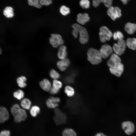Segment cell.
<instances>
[{
	"mask_svg": "<svg viewBox=\"0 0 136 136\" xmlns=\"http://www.w3.org/2000/svg\"><path fill=\"white\" fill-rule=\"evenodd\" d=\"M31 102L28 98H25L23 99L21 102L20 105L23 109L28 110L31 107Z\"/></svg>",
	"mask_w": 136,
	"mask_h": 136,
	"instance_id": "obj_20",
	"label": "cell"
},
{
	"mask_svg": "<svg viewBox=\"0 0 136 136\" xmlns=\"http://www.w3.org/2000/svg\"><path fill=\"white\" fill-rule=\"evenodd\" d=\"M127 46L133 50H136V38H129L126 41Z\"/></svg>",
	"mask_w": 136,
	"mask_h": 136,
	"instance_id": "obj_19",
	"label": "cell"
},
{
	"mask_svg": "<svg viewBox=\"0 0 136 136\" xmlns=\"http://www.w3.org/2000/svg\"><path fill=\"white\" fill-rule=\"evenodd\" d=\"M26 78L24 76H22L18 77L16 80V81L19 87L21 88H23L26 86Z\"/></svg>",
	"mask_w": 136,
	"mask_h": 136,
	"instance_id": "obj_23",
	"label": "cell"
},
{
	"mask_svg": "<svg viewBox=\"0 0 136 136\" xmlns=\"http://www.w3.org/2000/svg\"><path fill=\"white\" fill-rule=\"evenodd\" d=\"M54 115L53 117L54 121L56 124L58 125L62 123V114L60 110L56 108L54 110Z\"/></svg>",
	"mask_w": 136,
	"mask_h": 136,
	"instance_id": "obj_15",
	"label": "cell"
},
{
	"mask_svg": "<svg viewBox=\"0 0 136 136\" xmlns=\"http://www.w3.org/2000/svg\"><path fill=\"white\" fill-rule=\"evenodd\" d=\"M24 91L21 89H19L15 91L13 93L14 97L18 100H20L24 97Z\"/></svg>",
	"mask_w": 136,
	"mask_h": 136,
	"instance_id": "obj_27",
	"label": "cell"
},
{
	"mask_svg": "<svg viewBox=\"0 0 136 136\" xmlns=\"http://www.w3.org/2000/svg\"><path fill=\"white\" fill-rule=\"evenodd\" d=\"M50 93L53 94H56L58 93L59 90L56 89L54 87H51L50 90Z\"/></svg>",
	"mask_w": 136,
	"mask_h": 136,
	"instance_id": "obj_40",
	"label": "cell"
},
{
	"mask_svg": "<svg viewBox=\"0 0 136 136\" xmlns=\"http://www.w3.org/2000/svg\"><path fill=\"white\" fill-rule=\"evenodd\" d=\"M89 19L90 18L87 13H80L77 15V21L80 24L84 25L86 22H88Z\"/></svg>",
	"mask_w": 136,
	"mask_h": 136,
	"instance_id": "obj_14",
	"label": "cell"
},
{
	"mask_svg": "<svg viewBox=\"0 0 136 136\" xmlns=\"http://www.w3.org/2000/svg\"><path fill=\"white\" fill-rule=\"evenodd\" d=\"M13 9L12 7L7 6L5 8L3 11V14L7 18L13 17L14 15Z\"/></svg>",
	"mask_w": 136,
	"mask_h": 136,
	"instance_id": "obj_21",
	"label": "cell"
},
{
	"mask_svg": "<svg viewBox=\"0 0 136 136\" xmlns=\"http://www.w3.org/2000/svg\"><path fill=\"white\" fill-rule=\"evenodd\" d=\"M9 113L7 109L4 107H1L0 108V123H4L9 119Z\"/></svg>",
	"mask_w": 136,
	"mask_h": 136,
	"instance_id": "obj_12",
	"label": "cell"
},
{
	"mask_svg": "<svg viewBox=\"0 0 136 136\" xmlns=\"http://www.w3.org/2000/svg\"><path fill=\"white\" fill-rule=\"evenodd\" d=\"M94 136H107L104 133L102 132H99L96 134Z\"/></svg>",
	"mask_w": 136,
	"mask_h": 136,
	"instance_id": "obj_43",
	"label": "cell"
},
{
	"mask_svg": "<svg viewBox=\"0 0 136 136\" xmlns=\"http://www.w3.org/2000/svg\"><path fill=\"white\" fill-rule=\"evenodd\" d=\"M28 5L30 6H33L38 8H40L42 5L40 4L39 1L38 0H28Z\"/></svg>",
	"mask_w": 136,
	"mask_h": 136,
	"instance_id": "obj_31",
	"label": "cell"
},
{
	"mask_svg": "<svg viewBox=\"0 0 136 136\" xmlns=\"http://www.w3.org/2000/svg\"><path fill=\"white\" fill-rule=\"evenodd\" d=\"M70 64V61L67 58L61 60L57 62V65L59 70L62 71H65Z\"/></svg>",
	"mask_w": 136,
	"mask_h": 136,
	"instance_id": "obj_13",
	"label": "cell"
},
{
	"mask_svg": "<svg viewBox=\"0 0 136 136\" xmlns=\"http://www.w3.org/2000/svg\"><path fill=\"white\" fill-rule=\"evenodd\" d=\"M103 0H94L92 1V5L94 7H96L98 6L99 4L101 3H103Z\"/></svg>",
	"mask_w": 136,
	"mask_h": 136,
	"instance_id": "obj_39",
	"label": "cell"
},
{
	"mask_svg": "<svg viewBox=\"0 0 136 136\" xmlns=\"http://www.w3.org/2000/svg\"><path fill=\"white\" fill-rule=\"evenodd\" d=\"M99 51L102 58L106 59L112 54L113 49L109 45L105 44L102 46Z\"/></svg>",
	"mask_w": 136,
	"mask_h": 136,
	"instance_id": "obj_8",
	"label": "cell"
},
{
	"mask_svg": "<svg viewBox=\"0 0 136 136\" xmlns=\"http://www.w3.org/2000/svg\"><path fill=\"white\" fill-rule=\"evenodd\" d=\"M67 81L69 83H72L73 81V77H70L66 78Z\"/></svg>",
	"mask_w": 136,
	"mask_h": 136,
	"instance_id": "obj_42",
	"label": "cell"
},
{
	"mask_svg": "<svg viewBox=\"0 0 136 136\" xmlns=\"http://www.w3.org/2000/svg\"><path fill=\"white\" fill-rule=\"evenodd\" d=\"M62 136H77L76 132L71 128L64 129L62 131Z\"/></svg>",
	"mask_w": 136,
	"mask_h": 136,
	"instance_id": "obj_25",
	"label": "cell"
},
{
	"mask_svg": "<svg viewBox=\"0 0 136 136\" xmlns=\"http://www.w3.org/2000/svg\"><path fill=\"white\" fill-rule=\"evenodd\" d=\"M99 35L100 41L104 43L107 41L110 40L113 34L107 27L104 26L100 28Z\"/></svg>",
	"mask_w": 136,
	"mask_h": 136,
	"instance_id": "obj_3",
	"label": "cell"
},
{
	"mask_svg": "<svg viewBox=\"0 0 136 136\" xmlns=\"http://www.w3.org/2000/svg\"><path fill=\"white\" fill-rule=\"evenodd\" d=\"M124 29L128 34H133L136 31V24L130 22L127 23L125 25Z\"/></svg>",
	"mask_w": 136,
	"mask_h": 136,
	"instance_id": "obj_16",
	"label": "cell"
},
{
	"mask_svg": "<svg viewBox=\"0 0 136 136\" xmlns=\"http://www.w3.org/2000/svg\"><path fill=\"white\" fill-rule=\"evenodd\" d=\"M62 86V83L57 79L54 80L53 82V87L59 90Z\"/></svg>",
	"mask_w": 136,
	"mask_h": 136,
	"instance_id": "obj_33",
	"label": "cell"
},
{
	"mask_svg": "<svg viewBox=\"0 0 136 136\" xmlns=\"http://www.w3.org/2000/svg\"><path fill=\"white\" fill-rule=\"evenodd\" d=\"M40 109L37 105H34L31 107L30 109V113L33 117H36L40 112Z\"/></svg>",
	"mask_w": 136,
	"mask_h": 136,
	"instance_id": "obj_22",
	"label": "cell"
},
{
	"mask_svg": "<svg viewBox=\"0 0 136 136\" xmlns=\"http://www.w3.org/2000/svg\"><path fill=\"white\" fill-rule=\"evenodd\" d=\"M60 101V99L59 98L51 97L47 99L46 104L48 108L55 109L58 106V103Z\"/></svg>",
	"mask_w": 136,
	"mask_h": 136,
	"instance_id": "obj_9",
	"label": "cell"
},
{
	"mask_svg": "<svg viewBox=\"0 0 136 136\" xmlns=\"http://www.w3.org/2000/svg\"><path fill=\"white\" fill-rule=\"evenodd\" d=\"M114 39L116 40L123 39L124 36L122 33L120 31H117L114 32L113 36Z\"/></svg>",
	"mask_w": 136,
	"mask_h": 136,
	"instance_id": "obj_30",
	"label": "cell"
},
{
	"mask_svg": "<svg viewBox=\"0 0 136 136\" xmlns=\"http://www.w3.org/2000/svg\"><path fill=\"white\" fill-rule=\"evenodd\" d=\"M121 1L123 4L126 5L127 4L128 1L127 0H122Z\"/></svg>",
	"mask_w": 136,
	"mask_h": 136,
	"instance_id": "obj_44",
	"label": "cell"
},
{
	"mask_svg": "<svg viewBox=\"0 0 136 136\" xmlns=\"http://www.w3.org/2000/svg\"><path fill=\"white\" fill-rule=\"evenodd\" d=\"M59 11L60 13L64 16L67 15L70 12V9L64 5H62L60 7Z\"/></svg>",
	"mask_w": 136,
	"mask_h": 136,
	"instance_id": "obj_29",
	"label": "cell"
},
{
	"mask_svg": "<svg viewBox=\"0 0 136 136\" xmlns=\"http://www.w3.org/2000/svg\"><path fill=\"white\" fill-rule=\"evenodd\" d=\"M108 15L113 20L120 17L121 16V11L118 7L111 6L107 11Z\"/></svg>",
	"mask_w": 136,
	"mask_h": 136,
	"instance_id": "obj_5",
	"label": "cell"
},
{
	"mask_svg": "<svg viewBox=\"0 0 136 136\" xmlns=\"http://www.w3.org/2000/svg\"><path fill=\"white\" fill-rule=\"evenodd\" d=\"M113 1L112 0H104L103 3L105 6L109 8L111 7Z\"/></svg>",
	"mask_w": 136,
	"mask_h": 136,
	"instance_id": "obj_38",
	"label": "cell"
},
{
	"mask_svg": "<svg viewBox=\"0 0 136 136\" xmlns=\"http://www.w3.org/2000/svg\"><path fill=\"white\" fill-rule=\"evenodd\" d=\"M11 133L8 130H4L0 132V136H10Z\"/></svg>",
	"mask_w": 136,
	"mask_h": 136,
	"instance_id": "obj_37",
	"label": "cell"
},
{
	"mask_svg": "<svg viewBox=\"0 0 136 136\" xmlns=\"http://www.w3.org/2000/svg\"><path fill=\"white\" fill-rule=\"evenodd\" d=\"M27 117V113L25 110L20 108L18 113L14 116V121L16 123H19L25 120Z\"/></svg>",
	"mask_w": 136,
	"mask_h": 136,
	"instance_id": "obj_10",
	"label": "cell"
},
{
	"mask_svg": "<svg viewBox=\"0 0 136 136\" xmlns=\"http://www.w3.org/2000/svg\"><path fill=\"white\" fill-rule=\"evenodd\" d=\"M39 2L41 5L48 6L52 3V1L51 0H40Z\"/></svg>",
	"mask_w": 136,
	"mask_h": 136,
	"instance_id": "obj_36",
	"label": "cell"
},
{
	"mask_svg": "<svg viewBox=\"0 0 136 136\" xmlns=\"http://www.w3.org/2000/svg\"><path fill=\"white\" fill-rule=\"evenodd\" d=\"M49 75L50 77L54 79H57L60 77L59 73L56 71L54 69L51 70L49 72Z\"/></svg>",
	"mask_w": 136,
	"mask_h": 136,
	"instance_id": "obj_32",
	"label": "cell"
},
{
	"mask_svg": "<svg viewBox=\"0 0 136 136\" xmlns=\"http://www.w3.org/2000/svg\"><path fill=\"white\" fill-rule=\"evenodd\" d=\"M79 32L78 31L75 29H73L72 31V34L75 38H77L78 36Z\"/></svg>",
	"mask_w": 136,
	"mask_h": 136,
	"instance_id": "obj_41",
	"label": "cell"
},
{
	"mask_svg": "<svg viewBox=\"0 0 136 136\" xmlns=\"http://www.w3.org/2000/svg\"><path fill=\"white\" fill-rule=\"evenodd\" d=\"M39 85L41 88L44 90L48 91L51 88V84L48 79H45L39 83Z\"/></svg>",
	"mask_w": 136,
	"mask_h": 136,
	"instance_id": "obj_17",
	"label": "cell"
},
{
	"mask_svg": "<svg viewBox=\"0 0 136 136\" xmlns=\"http://www.w3.org/2000/svg\"><path fill=\"white\" fill-rule=\"evenodd\" d=\"M73 29H77L79 34V41L81 43L84 44L88 41L89 36L88 32L86 29L80 24L74 23L72 26Z\"/></svg>",
	"mask_w": 136,
	"mask_h": 136,
	"instance_id": "obj_2",
	"label": "cell"
},
{
	"mask_svg": "<svg viewBox=\"0 0 136 136\" xmlns=\"http://www.w3.org/2000/svg\"><path fill=\"white\" fill-rule=\"evenodd\" d=\"M80 5L82 8L86 9L89 8L90 2L88 0H82L80 2Z\"/></svg>",
	"mask_w": 136,
	"mask_h": 136,
	"instance_id": "obj_34",
	"label": "cell"
},
{
	"mask_svg": "<svg viewBox=\"0 0 136 136\" xmlns=\"http://www.w3.org/2000/svg\"><path fill=\"white\" fill-rule=\"evenodd\" d=\"M67 55L66 47L64 45L61 46L58 50L57 56L58 58L61 60L66 58Z\"/></svg>",
	"mask_w": 136,
	"mask_h": 136,
	"instance_id": "obj_18",
	"label": "cell"
},
{
	"mask_svg": "<svg viewBox=\"0 0 136 136\" xmlns=\"http://www.w3.org/2000/svg\"><path fill=\"white\" fill-rule=\"evenodd\" d=\"M124 65L121 63L118 66L112 68H109L111 73L117 77H120L124 71Z\"/></svg>",
	"mask_w": 136,
	"mask_h": 136,
	"instance_id": "obj_11",
	"label": "cell"
},
{
	"mask_svg": "<svg viewBox=\"0 0 136 136\" xmlns=\"http://www.w3.org/2000/svg\"><path fill=\"white\" fill-rule=\"evenodd\" d=\"M87 58L88 61L94 65L98 64L102 60V57L99 51L93 48L89 49L87 52Z\"/></svg>",
	"mask_w": 136,
	"mask_h": 136,
	"instance_id": "obj_1",
	"label": "cell"
},
{
	"mask_svg": "<svg viewBox=\"0 0 136 136\" xmlns=\"http://www.w3.org/2000/svg\"><path fill=\"white\" fill-rule=\"evenodd\" d=\"M49 39V42L54 48H56L59 46L62 45L64 43L61 36L59 35L52 33Z\"/></svg>",
	"mask_w": 136,
	"mask_h": 136,
	"instance_id": "obj_4",
	"label": "cell"
},
{
	"mask_svg": "<svg viewBox=\"0 0 136 136\" xmlns=\"http://www.w3.org/2000/svg\"><path fill=\"white\" fill-rule=\"evenodd\" d=\"M121 126L122 129L127 135H130L134 131V124L131 121H126L123 122L122 123Z\"/></svg>",
	"mask_w": 136,
	"mask_h": 136,
	"instance_id": "obj_6",
	"label": "cell"
},
{
	"mask_svg": "<svg viewBox=\"0 0 136 136\" xmlns=\"http://www.w3.org/2000/svg\"><path fill=\"white\" fill-rule=\"evenodd\" d=\"M121 60L119 56L115 53L111 56L107 62V65L110 68L115 67L121 63Z\"/></svg>",
	"mask_w": 136,
	"mask_h": 136,
	"instance_id": "obj_7",
	"label": "cell"
},
{
	"mask_svg": "<svg viewBox=\"0 0 136 136\" xmlns=\"http://www.w3.org/2000/svg\"><path fill=\"white\" fill-rule=\"evenodd\" d=\"M20 109V106L18 104H15L12 106L11 109V111L14 117L18 113Z\"/></svg>",
	"mask_w": 136,
	"mask_h": 136,
	"instance_id": "obj_28",
	"label": "cell"
},
{
	"mask_svg": "<svg viewBox=\"0 0 136 136\" xmlns=\"http://www.w3.org/2000/svg\"><path fill=\"white\" fill-rule=\"evenodd\" d=\"M112 48L115 53L119 56L122 55L125 50L116 43L114 44Z\"/></svg>",
	"mask_w": 136,
	"mask_h": 136,
	"instance_id": "obj_24",
	"label": "cell"
},
{
	"mask_svg": "<svg viewBox=\"0 0 136 136\" xmlns=\"http://www.w3.org/2000/svg\"><path fill=\"white\" fill-rule=\"evenodd\" d=\"M64 91L67 95L69 97L73 96L75 94L74 89L72 87L69 85L65 87Z\"/></svg>",
	"mask_w": 136,
	"mask_h": 136,
	"instance_id": "obj_26",
	"label": "cell"
},
{
	"mask_svg": "<svg viewBox=\"0 0 136 136\" xmlns=\"http://www.w3.org/2000/svg\"><path fill=\"white\" fill-rule=\"evenodd\" d=\"M117 43L122 49L125 50L127 46L126 41L123 39L118 40Z\"/></svg>",
	"mask_w": 136,
	"mask_h": 136,
	"instance_id": "obj_35",
	"label": "cell"
}]
</instances>
